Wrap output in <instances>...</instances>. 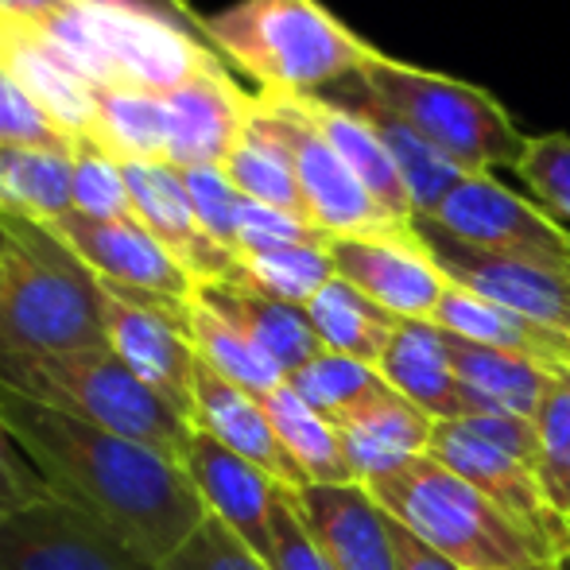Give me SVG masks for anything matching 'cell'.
Returning a JSON list of instances; mask_svg holds the SVG:
<instances>
[{
    "label": "cell",
    "mask_w": 570,
    "mask_h": 570,
    "mask_svg": "<svg viewBox=\"0 0 570 570\" xmlns=\"http://www.w3.org/2000/svg\"><path fill=\"white\" fill-rule=\"evenodd\" d=\"M0 423L59 501L98 517L156 567L210 517L183 462L151 446L20 396L8 384H0Z\"/></svg>",
    "instance_id": "obj_1"
},
{
    "label": "cell",
    "mask_w": 570,
    "mask_h": 570,
    "mask_svg": "<svg viewBox=\"0 0 570 570\" xmlns=\"http://www.w3.org/2000/svg\"><path fill=\"white\" fill-rule=\"evenodd\" d=\"M0 357H55L106 342V287L55 226L0 214Z\"/></svg>",
    "instance_id": "obj_2"
},
{
    "label": "cell",
    "mask_w": 570,
    "mask_h": 570,
    "mask_svg": "<svg viewBox=\"0 0 570 570\" xmlns=\"http://www.w3.org/2000/svg\"><path fill=\"white\" fill-rule=\"evenodd\" d=\"M206 39L264 94L287 98L350 82L373 51L323 0H237L206 16Z\"/></svg>",
    "instance_id": "obj_3"
},
{
    "label": "cell",
    "mask_w": 570,
    "mask_h": 570,
    "mask_svg": "<svg viewBox=\"0 0 570 570\" xmlns=\"http://www.w3.org/2000/svg\"><path fill=\"white\" fill-rule=\"evenodd\" d=\"M353 78L376 106L404 120L462 175H493L497 167L517 171L520 156L532 140L520 132L512 114L489 90L439 75V70L400 62L376 47Z\"/></svg>",
    "instance_id": "obj_4"
},
{
    "label": "cell",
    "mask_w": 570,
    "mask_h": 570,
    "mask_svg": "<svg viewBox=\"0 0 570 570\" xmlns=\"http://www.w3.org/2000/svg\"><path fill=\"white\" fill-rule=\"evenodd\" d=\"M0 384L151 446L175 462H183V451L195 435V423L175 412L148 381H140L109 345L55 357H0Z\"/></svg>",
    "instance_id": "obj_5"
},
{
    "label": "cell",
    "mask_w": 570,
    "mask_h": 570,
    "mask_svg": "<svg viewBox=\"0 0 570 570\" xmlns=\"http://www.w3.org/2000/svg\"><path fill=\"white\" fill-rule=\"evenodd\" d=\"M365 489L384 517L404 524L415 540H423L462 570H517L548 563L493 501H485L470 481H462L431 454L373 478Z\"/></svg>",
    "instance_id": "obj_6"
},
{
    "label": "cell",
    "mask_w": 570,
    "mask_h": 570,
    "mask_svg": "<svg viewBox=\"0 0 570 570\" xmlns=\"http://www.w3.org/2000/svg\"><path fill=\"white\" fill-rule=\"evenodd\" d=\"M39 31L62 51V59L94 86H120L167 98L222 55L190 31L151 16L117 8L62 4L59 12L36 20Z\"/></svg>",
    "instance_id": "obj_7"
},
{
    "label": "cell",
    "mask_w": 570,
    "mask_h": 570,
    "mask_svg": "<svg viewBox=\"0 0 570 570\" xmlns=\"http://www.w3.org/2000/svg\"><path fill=\"white\" fill-rule=\"evenodd\" d=\"M253 106L256 114L284 136L287 151H292L295 179H299L311 226L323 229L326 237H373V233H389L400 226L361 187V179L350 171V164L338 156V148L311 120L303 98L256 90Z\"/></svg>",
    "instance_id": "obj_8"
},
{
    "label": "cell",
    "mask_w": 570,
    "mask_h": 570,
    "mask_svg": "<svg viewBox=\"0 0 570 570\" xmlns=\"http://www.w3.org/2000/svg\"><path fill=\"white\" fill-rule=\"evenodd\" d=\"M431 222L481 253L570 268V229L540 203H528L497 183L493 175H465L431 214Z\"/></svg>",
    "instance_id": "obj_9"
},
{
    "label": "cell",
    "mask_w": 570,
    "mask_h": 570,
    "mask_svg": "<svg viewBox=\"0 0 570 570\" xmlns=\"http://www.w3.org/2000/svg\"><path fill=\"white\" fill-rule=\"evenodd\" d=\"M428 454L435 458V462H443L446 470H454L462 481H470L485 501H493L497 509L535 543V551H540L548 563H559L570 551V524L551 509L548 493H543L532 465L504 454L501 446L485 443V439L465 428L462 420L435 423Z\"/></svg>",
    "instance_id": "obj_10"
},
{
    "label": "cell",
    "mask_w": 570,
    "mask_h": 570,
    "mask_svg": "<svg viewBox=\"0 0 570 570\" xmlns=\"http://www.w3.org/2000/svg\"><path fill=\"white\" fill-rule=\"evenodd\" d=\"M55 229L109 292L179 315L190 311L198 284L140 222H94L70 210Z\"/></svg>",
    "instance_id": "obj_11"
},
{
    "label": "cell",
    "mask_w": 570,
    "mask_h": 570,
    "mask_svg": "<svg viewBox=\"0 0 570 570\" xmlns=\"http://www.w3.org/2000/svg\"><path fill=\"white\" fill-rule=\"evenodd\" d=\"M0 570H159L98 517L39 501L0 524Z\"/></svg>",
    "instance_id": "obj_12"
},
{
    "label": "cell",
    "mask_w": 570,
    "mask_h": 570,
    "mask_svg": "<svg viewBox=\"0 0 570 570\" xmlns=\"http://www.w3.org/2000/svg\"><path fill=\"white\" fill-rule=\"evenodd\" d=\"M334 276L396 318L435 323L451 279L428 253L415 226H396L373 237H331Z\"/></svg>",
    "instance_id": "obj_13"
},
{
    "label": "cell",
    "mask_w": 570,
    "mask_h": 570,
    "mask_svg": "<svg viewBox=\"0 0 570 570\" xmlns=\"http://www.w3.org/2000/svg\"><path fill=\"white\" fill-rule=\"evenodd\" d=\"M412 226L451 284L570 334V268H548V264H524L481 253V248L439 229L431 218H415Z\"/></svg>",
    "instance_id": "obj_14"
},
{
    "label": "cell",
    "mask_w": 570,
    "mask_h": 570,
    "mask_svg": "<svg viewBox=\"0 0 570 570\" xmlns=\"http://www.w3.org/2000/svg\"><path fill=\"white\" fill-rule=\"evenodd\" d=\"M106 342L175 412L187 420L195 415L198 350L190 342V311L179 315V311L148 307L106 287Z\"/></svg>",
    "instance_id": "obj_15"
},
{
    "label": "cell",
    "mask_w": 570,
    "mask_h": 570,
    "mask_svg": "<svg viewBox=\"0 0 570 570\" xmlns=\"http://www.w3.org/2000/svg\"><path fill=\"white\" fill-rule=\"evenodd\" d=\"M120 167H125L136 222L190 272L195 284H233V279H240V256L210 240L206 229L198 226L179 167H171L167 159Z\"/></svg>",
    "instance_id": "obj_16"
},
{
    "label": "cell",
    "mask_w": 570,
    "mask_h": 570,
    "mask_svg": "<svg viewBox=\"0 0 570 570\" xmlns=\"http://www.w3.org/2000/svg\"><path fill=\"white\" fill-rule=\"evenodd\" d=\"M167 164L222 167L253 120V94L226 70V59L203 67L195 78L167 94Z\"/></svg>",
    "instance_id": "obj_17"
},
{
    "label": "cell",
    "mask_w": 570,
    "mask_h": 570,
    "mask_svg": "<svg viewBox=\"0 0 570 570\" xmlns=\"http://www.w3.org/2000/svg\"><path fill=\"white\" fill-rule=\"evenodd\" d=\"M183 470L203 497L206 512L222 520L256 559L272 563V509H276L279 493L276 481L261 465L245 462L198 428L183 451Z\"/></svg>",
    "instance_id": "obj_18"
},
{
    "label": "cell",
    "mask_w": 570,
    "mask_h": 570,
    "mask_svg": "<svg viewBox=\"0 0 570 570\" xmlns=\"http://www.w3.org/2000/svg\"><path fill=\"white\" fill-rule=\"evenodd\" d=\"M292 501L311 540L338 570H396L389 517L365 485H303L292 489Z\"/></svg>",
    "instance_id": "obj_19"
},
{
    "label": "cell",
    "mask_w": 570,
    "mask_h": 570,
    "mask_svg": "<svg viewBox=\"0 0 570 570\" xmlns=\"http://www.w3.org/2000/svg\"><path fill=\"white\" fill-rule=\"evenodd\" d=\"M190 423L198 431H206L210 439H218L222 446H229L233 454H240L245 462L261 465L276 485L284 489L307 485L295 458L279 443L261 400L248 396L245 389H237L222 373H214L203 357L195 365V415H190Z\"/></svg>",
    "instance_id": "obj_20"
},
{
    "label": "cell",
    "mask_w": 570,
    "mask_h": 570,
    "mask_svg": "<svg viewBox=\"0 0 570 570\" xmlns=\"http://www.w3.org/2000/svg\"><path fill=\"white\" fill-rule=\"evenodd\" d=\"M0 67L31 94L39 109L67 128L75 140H86L94 125V90L98 86L82 78L51 39L39 31L36 20L0 16Z\"/></svg>",
    "instance_id": "obj_21"
},
{
    "label": "cell",
    "mask_w": 570,
    "mask_h": 570,
    "mask_svg": "<svg viewBox=\"0 0 570 570\" xmlns=\"http://www.w3.org/2000/svg\"><path fill=\"white\" fill-rule=\"evenodd\" d=\"M334 431L342 439V454L353 470V481L368 485L373 478H384L412 458L428 454L435 420L384 381V389H376L350 415H342Z\"/></svg>",
    "instance_id": "obj_22"
},
{
    "label": "cell",
    "mask_w": 570,
    "mask_h": 570,
    "mask_svg": "<svg viewBox=\"0 0 570 570\" xmlns=\"http://www.w3.org/2000/svg\"><path fill=\"white\" fill-rule=\"evenodd\" d=\"M376 368H381V376L400 396L412 400L415 407H423L435 423H451L470 415L462 389H458L446 331L439 323L400 318L396 334H392L389 350H384Z\"/></svg>",
    "instance_id": "obj_23"
},
{
    "label": "cell",
    "mask_w": 570,
    "mask_h": 570,
    "mask_svg": "<svg viewBox=\"0 0 570 570\" xmlns=\"http://www.w3.org/2000/svg\"><path fill=\"white\" fill-rule=\"evenodd\" d=\"M435 323L443 331L458 334L465 342L489 345V350H504L512 357H524L540 368L551 373H570V334L556 331L548 323H535L528 315L501 307V303H489L481 295L465 292V287L451 284V292L443 295L435 311Z\"/></svg>",
    "instance_id": "obj_24"
},
{
    "label": "cell",
    "mask_w": 570,
    "mask_h": 570,
    "mask_svg": "<svg viewBox=\"0 0 570 570\" xmlns=\"http://www.w3.org/2000/svg\"><path fill=\"white\" fill-rule=\"evenodd\" d=\"M195 299L206 303L210 311H218L245 338L261 345L284 368V376L299 373L307 361H315L323 353V342H318L315 326H311L307 307H292V303L272 299V295L256 292L245 279H233V284H198Z\"/></svg>",
    "instance_id": "obj_25"
},
{
    "label": "cell",
    "mask_w": 570,
    "mask_h": 570,
    "mask_svg": "<svg viewBox=\"0 0 570 570\" xmlns=\"http://www.w3.org/2000/svg\"><path fill=\"white\" fill-rule=\"evenodd\" d=\"M446 345H451L454 376L470 415H528L535 420L540 404L559 381V373L551 368L512 357L504 350L465 342L451 331H446Z\"/></svg>",
    "instance_id": "obj_26"
},
{
    "label": "cell",
    "mask_w": 570,
    "mask_h": 570,
    "mask_svg": "<svg viewBox=\"0 0 570 570\" xmlns=\"http://www.w3.org/2000/svg\"><path fill=\"white\" fill-rule=\"evenodd\" d=\"M303 106H307L311 120L326 132V140L338 148V156L350 164V171L361 179V187L376 198V206H381L392 222H400V226H412L415 206H412V198H407L404 179H400L396 159L384 148L376 128L361 114H353L350 106H342V101H334V98H323V94H318V98H303Z\"/></svg>",
    "instance_id": "obj_27"
},
{
    "label": "cell",
    "mask_w": 570,
    "mask_h": 570,
    "mask_svg": "<svg viewBox=\"0 0 570 570\" xmlns=\"http://www.w3.org/2000/svg\"><path fill=\"white\" fill-rule=\"evenodd\" d=\"M342 86H345L342 106H350L353 114L365 117L368 125L376 128V136L384 140V148L392 151V159H396L400 179H404L407 198H412V206H415V218H431L465 175L458 171L451 159L439 156L428 140H420L404 120H396L384 106H376L357 86V78H350V82H342Z\"/></svg>",
    "instance_id": "obj_28"
},
{
    "label": "cell",
    "mask_w": 570,
    "mask_h": 570,
    "mask_svg": "<svg viewBox=\"0 0 570 570\" xmlns=\"http://www.w3.org/2000/svg\"><path fill=\"white\" fill-rule=\"evenodd\" d=\"M75 210V151L0 148V214L55 226Z\"/></svg>",
    "instance_id": "obj_29"
},
{
    "label": "cell",
    "mask_w": 570,
    "mask_h": 570,
    "mask_svg": "<svg viewBox=\"0 0 570 570\" xmlns=\"http://www.w3.org/2000/svg\"><path fill=\"white\" fill-rule=\"evenodd\" d=\"M86 144L101 148L120 164L167 159V101L159 94L98 86L94 90V125Z\"/></svg>",
    "instance_id": "obj_30"
},
{
    "label": "cell",
    "mask_w": 570,
    "mask_h": 570,
    "mask_svg": "<svg viewBox=\"0 0 570 570\" xmlns=\"http://www.w3.org/2000/svg\"><path fill=\"white\" fill-rule=\"evenodd\" d=\"M307 318L315 326L323 350L342 353V357L365 361V365H381L384 350H389L392 334H396L400 318L376 307L368 295H361L353 284L334 276L315 299L307 303Z\"/></svg>",
    "instance_id": "obj_31"
},
{
    "label": "cell",
    "mask_w": 570,
    "mask_h": 570,
    "mask_svg": "<svg viewBox=\"0 0 570 570\" xmlns=\"http://www.w3.org/2000/svg\"><path fill=\"white\" fill-rule=\"evenodd\" d=\"M222 167H226L229 183L245 198L264 203V206H276V210L311 222L299 179H295L292 151H287L284 136L256 114V106H253V120H248L245 136H240L237 148L229 151V159Z\"/></svg>",
    "instance_id": "obj_32"
},
{
    "label": "cell",
    "mask_w": 570,
    "mask_h": 570,
    "mask_svg": "<svg viewBox=\"0 0 570 570\" xmlns=\"http://www.w3.org/2000/svg\"><path fill=\"white\" fill-rule=\"evenodd\" d=\"M268 412L272 428H276L279 443L287 446V454L295 458V465L303 470L307 485H350L353 470L342 454V439L334 431L331 420L315 412L292 384H279L276 392L261 400Z\"/></svg>",
    "instance_id": "obj_33"
},
{
    "label": "cell",
    "mask_w": 570,
    "mask_h": 570,
    "mask_svg": "<svg viewBox=\"0 0 570 570\" xmlns=\"http://www.w3.org/2000/svg\"><path fill=\"white\" fill-rule=\"evenodd\" d=\"M190 342H195L198 357L214 373H222L226 381H233L237 389H245L256 400H264L268 392H276L287 381L284 368L261 345L245 338L229 318H222L218 311H210L198 299H190Z\"/></svg>",
    "instance_id": "obj_34"
},
{
    "label": "cell",
    "mask_w": 570,
    "mask_h": 570,
    "mask_svg": "<svg viewBox=\"0 0 570 570\" xmlns=\"http://www.w3.org/2000/svg\"><path fill=\"white\" fill-rule=\"evenodd\" d=\"M240 279L279 303L307 307V303L334 279L331 240H323V245H287V248H268V253L240 256Z\"/></svg>",
    "instance_id": "obj_35"
},
{
    "label": "cell",
    "mask_w": 570,
    "mask_h": 570,
    "mask_svg": "<svg viewBox=\"0 0 570 570\" xmlns=\"http://www.w3.org/2000/svg\"><path fill=\"white\" fill-rule=\"evenodd\" d=\"M295 392L315 407L323 420L338 423L342 415H350L361 400H368L376 389H384L381 368L365 365V361L342 357V353L323 350L315 361L299 368V373L287 376Z\"/></svg>",
    "instance_id": "obj_36"
},
{
    "label": "cell",
    "mask_w": 570,
    "mask_h": 570,
    "mask_svg": "<svg viewBox=\"0 0 570 570\" xmlns=\"http://www.w3.org/2000/svg\"><path fill=\"white\" fill-rule=\"evenodd\" d=\"M535 478L570 524V373L559 376L535 412Z\"/></svg>",
    "instance_id": "obj_37"
},
{
    "label": "cell",
    "mask_w": 570,
    "mask_h": 570,
    "mask_svg": "<svg viewBox=\"0 0 570 570\" xmlns=\"http://www.w3.org/2000/svg\"><path fill=\"white\" fill-rule=\"evenodd\" d=\"M75 214L94 222H136L120 159L86 140H78L75 151Z\"/></svg>",
    "instance_id": "obj_38"
},
{
    "label": "cell",
    "mask_w": 570,
    "mask_h": 570,
    "mask_svg": "<svg viewBox=\"0 0 570 570\" xmlns=\"http://www.w3.org/2000/svg\"><path fill=\"white\" fill-rule=\"evenodd\" d=\"M0 148L78 151L75 136L55 125L4 67H0Z\"/></svg>",
    "instance_id": "obj_39"
},
{
    "label": "cell",
    "mask_w": 570,
    "mask_h": 570,
    "mask_svg": "<svg viewBox=\"0 0 570 570\" xmlns=\"http://www.w3.org/2000/svg\"><path fill=\"white\" fill-rule=\"evenodd\" d=\"M517 175L535 195V203L556 218H570V136H532L517 164Z\"/></svg>",
    "instance_id": "obj_40"
},
{
    "label": "cell",
    "mask_w": 570,
    "mask_h": 570,
    "mask_svg": "<svg viewBox=\"0 0 570 570\" xmlns=\"http://www.w3.org/2000/svg\"><path fill=\"white\" fill-rule=\"evenodd\" d=\"M183 183H187L190 206H195V218L206 229V237L237 253V214L245 195L229 183L226 167H187Z\"/></svg>",
    "instance_id": "obj_41"
},
{
    "label": "cell",
    "mask_w": 570,
    "mask_h": 570,
    "mask_svg": "<svg viewBox=\"0 0 570 570\" xmlns=\"http://www.w3.org/2000/svg\"><path fill=\"white\" fill-rule=\"evenodd\" d=\"M331 240L323 229H315L311 222L284 214L276 206H264L245 198L237 214V253L253 256V253H268V248H287V245H323Z\"/></svg>",
    "instance_id": "obj_42"
},
{
    "label": "cell",
    "mask_w": 570,
    "mask_h": 570,
    "mask_svg": "<svg viewBox=\"0 0 570 570\" xmlns=\"http://www.w3.org/2000/svg\"><path fill=\"white\" fill-rule=\"evenodd\" d=\"M159 570H272V567L264 559H256L222 520L206 517L203 528Z\"/></svg>",
    "instance_id": "obj_43"
},
{
    "label": "cell",
    "mask_w": 570,
    "mask_h": 570,
    "mask_svg": "<svg viewBox=\"0 0 570 570\" xmlns=\"http://www.w3.org/2000/svg\"><path fill=\"white\" fill-rule=\"evenodd\" d=\"M272 570H338L331 559L318 551L311 532L303 528L299 512H295L292 489L279 485L276 509H272Z\"/></svg>",
    "instance_id": "obj_44"
},
{
    "label": "cell",
    "mask_w": 570,
    "mask_h": 570,
    "mask_svg": "<svg viewBox=\"0 0 570 570\" xmlns=\"http://www.w3.org/2000/svg\"><path fill=\"white\" fill-rule=\"evenodd\" d=\"M51 497L55 493L43 481V473L31 465V458L16 446V439L0 423V524L16 512L31 509V504L51 501Z\"/></svg>",
    "instance_id": "obj_45"
},
{
    "label": "cell",
    "mask_w": 570,
    "mask_h": 570,
    "mask_svg": "<svg viewBox=\"0 0 570 570\" xmlns=\"http://www.w3.org/2000/svg\"><path fill=\"white\" fill-rule=\"evenodd\" d=\"M462 423L478 431L485 443L501 446L504 454L520 458L535 470V420H528V415H465Z\"/></svg>",
    "instance_id": "obj_46"
},
{
    "label": "cell",
    "mask_w": 570,
    "mask_h": 570,
    "mask_svg": "<svg viewBox=\"0 0 570 570\" xmlns=\"http://www.w3.org/2000/svg\"><path fill=\"white\" fill-rule=\"evenodd\" d=\"M70 4H90V8H117V12H136V16H151V20L175 23L179 31H190L203 43L206 39V16H198L187 0H70Z\"/></svg>",
    "instance_id": "obj_47"
},
{
    "label": "cell",
    "mask_w": 570,
    "mask_h": 570,
    "mask_svg": "<svg viewBox=\"0 0 570 570\" xmlns=\"http://www.w3.org/2000/svg\"><path fill=\"white\" fill-rule=\"evenodd\" d=\"M389 535H392V551H396V570H462L451 559H443L439 551H431L423 540H415L404 524L389 517Z\"/></svg>",
    "instance_id": "obj_48"
},
{
    "label": "cell",
    "mask_w": 570,
    "mask_h": 570,
    "mask_svg": "<svg viewBox=\"0 0 570 570\" xmlns=\"http://www.w3.org/2000/svg\"><path fill=\"white\" fill-rule=\"evenodd\" d=\"M67 0H0V16H16V20H43V16L59 12Z\"/></svg>",
    "instance_id": "obj_49"
},
{
    "label": "cell",
    "mask_w": 570,
    "mask_h": 570,
    "mask_svg": "<svg viewBox=\"0 0 570 570\" xmlns=\"http://www.w3.org/2000/svg\"><path fill=\"white\" fill-rule=\"evenodd\" d=\"M0 287H4V233H0Z\"/></svg>",
    "instance_id": "obj_50"
},
{
    "label": "cell",
    "mask_w": 570,
    "mask_h": 570,
    "mask_svg": "<svg viewBox=\"0 0 570 570\" xmlns=\"http://www.w3.org/2000/svg\"><path fill=\"white\" fill-rule=\"evenodd\" d=\"M517 570H559V563H532V567H517Z\"/></svg>",
    "instance_id": "obj_51"
},
{
    "label": "cell",
    "mask_w": 570,
    "mask_h": 570,
    "mask_svg": "<svg viewBox=\"0 0 570 570\" xmlns=\"http://www.w3.org/2000/svg\"><path fill=\"white\" fill-rule=\"evenodd\" d=\"M559 570H570V551H567L563 559H559Z\"/></svg>",
    "instance_id": "obj_52"
}]
</instances>
